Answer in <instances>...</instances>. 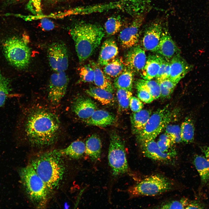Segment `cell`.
Instances as JSON below:
<instances>
[{
	"label": "cell",
	"instance_id": "obj_4",
	"mask_svg": "<svg viewBox=\"0 0 209 209\" xmlns=\"http://www.w3.org/2000/svg\"><path fill=\"white\" fill-rule=\"evenodd\" d=\"M19 175L30 200L37 208H44L50 191L44 181L30 164L20 170Z\"/></svg>",
	"mask_w": 209,
	"mask_h": 209
},
{
	"label": "cell",
	"instance_id": "obj_14",
	"mask_svg": "<svg viewBox=\"0 0 209 209\" xmlns=\"http://www.w3.org/2000/svg\"><path fill=\"white\" fill-rule=\"evenodd\" d=\"M147 60L144 49L139 45L131 48L126 54L125 63L127 67L134 73H140Z\"/></svg>",
	"mask_w": 209,
	"mask_h": 209
},
{
	"label": "cell",
	"instance_id": "obj_41",
	"mask_svg": "<svg viewBox=\"0 0 209 209\" xmlns=\"http://www.w3.org/2000/svg\"><path fill=\"white\" fill-rule=\"evenodd\" d=\"M144 106L143 103L138 98L132 96L130 98L129 107L133 112H137L143 109Z\"/></svg>",
	"mask_w": 209,
	"mask_h": 209
},
{
	"label": "cell",
	"instance_id": "obj_26",
	"mask_svg": "<svg viewBox=\"0 0 209 209\" xmlns=\"http://www.w3.org/2000/svg\"><path fill=\"white\" fill-rule=\"evenodd\" d=\"M85 150V144L82 141L78 140L73 142L67 147L58 151L62 157L78 159L83 155Z\"/></svg>",
	"mask_w": 209,
	"mask_h": 209
},
{
	"label": "cell",
	"instance_id": "obj_28",
	"mask_svg": "<svg viewBox=\"0 0 209 209\" xmlns=\"http://www.w3.org/2000/svg\"><path fill=\"white\" fill-rule=\"evenodd\" d=\"M180 127L182 142L192 143L194 140L195 131L194 121L192 117H186Z\"/></svg>",
	"mask_w": 209,
	"mask_h": 209
},
{
	"label": "cell",
	"instance_id": "obj_9",
	"mask_svg": "<svg viewBox=\"0 0 209 209\" xmlns=\"http://www.w3.org/2000/svg\"><path fill=\"white\" fill-rule=\"evenodd\" d=\"M50 65L55 72L65 71L69 66V55L67 47L62 42L51 44L47 51Z\"/></svg>",
	"mask_w": 209,
	"mask_h": 209
},
{
	"label": "cell",
	"instance_id": "obj_34",
	"mask_svg": "<svg viewBox=\"0 0 209 209\" xmlns=\"http://www.w3.org/2000/svg\"><path fill=\"white\" fill-rule=\"evenodd\" d=\"M158 82L160 87V97L165 98H169L176 84L169 78H167Z\"/></svg>",
	"mask_w": 209,
	"mask_h": 209
},
{
	"label": "cell",
	"instance_id": "obj_11",
	"mask_svg": "<svg viewBox=\"0 0 209 209\" xmlns=\"http://www.w3.org/2000/svg\"><path fill=\"white\" fill-rule=\"evenodd\" d=\"M145 19L143 14L137 15L130 25L123 29L120 33L119 39L122 46L124 48H130L138 42L140 35V30Z\"/></svg>",
	"mask_w": 209,
	"mask_h": 209
},
{
	"label": "cell",
	"instance_id": "obj_8",
	"mask_svg": "<svg viewBox=\"0 0 209 209\" xmlns=\"http://www.w3.org/2000/svg\"><path fill=\"white\" fill-rule=\"evenodd\" d=\"M108 158L114 176L127 172L129 167L124 145L120 137L115 132L111 135Z\"/></svg>",
	"mask_w": 209,
	"mask_h": 209
},
{
	"label": "cell",
	"instance_id": "obj_38",
	"mask_svg": "<svg viewBox=\"0 0 209 209\" xmlns=\"http://www.w3.org/2000/svg\"><path fill=\"white\" fill-rule=\"evenodd\" d=\"M80 81L84 82H94L95 73L90 65H85L81 67L79 70Z\"/></svg>",
	"mask_w": 209,
	"mask_h": 209
},
{
	"label": "cell",
	"instance_id": "obj_39",
	"mask_svg": "<svg viewBox=\"0 0 209 209\" xmlns=\"http://www.w3.org/2000/svg\"><path fill=\"white\" fill-rule=\"evenodd\" d=\"M190 201L186 198L180 200L173 201L161 205V209H185L188 205Z\"/></svg>",
	"mask_w": 209,
	"mask_h": 209
},
{
	"label": "cell",
	"instance_id": "obj_31",
	"mask_svg": "<svg viewBox=\"0 0 209 209\" xmlns=\"http://www.w3.org/2000/svg\"><path fill=\"white\" fill-rule=\"evenodd\" d=\"M122 22L119 17H109L105 22V28L107 34L109 35H114L120 30Z\"/></svg>",
	"mask_w": 209,
	"mask_h": 209
},
{
	"label": "cell",
	"instance_id": "obj_33",
	"mask_svg": "<svg viewBox=\"0 0 209 209\" xmlns=\"http://www.w3.org/2000/svg\"><path fill=\"white\" fill-rule=\"evenodd\" d=\"M131 91L122 89H118L116 96L119 106L123 110L128 108L131 98L132 96Z\"/></svg>",
	"mask_w": 209,
	"mask_h": 209
},
{
	"label": "cell",
	"instance_id": "obj_27",
	"mask_svg": "<svg viewBox=\"0 0 209 209\" xmlns=\"http://www.w3.org/2000/svg\"><path fill=\"white\" fill-rule=\"evenodd\" d=\"M134 72L127 68H125L123 71L115 78L114 85L118 89H122L132 91Z\"/></svg>",
	"mask_w": 209,
	"mask_h": 209
},
{
	"label": "cell",
	"instance_id": "obj_44",
	"mask_svg": "<svg viewBox=\"0 0 209 209\" xmlns=\"http://www.w3.org/2000/svg\"><path fill=\"white\" fill-rule=\"evenodd\" d=\"M200 147L205 156L209 161V146H200Z\"/></svg>",
	"mask_w": 209,
	"mask_h": 209
},
{
	"label": "cell",
	"instance_id": "obj_3",
	"mask_svg": "<svg viewBox=\"0 0 209 209\" xmlns=\"http://www.w3.org/2000/svg\"><path fill=\"white\" fill-rule=\"evenodd\" d=\"M103 29L98 24L80 23L70 29L79 61L82 63L91 56L104 36Z\"/></svg>",
	"mask_w": 209,
	"mask_h": 209
},
{
	"label": "cell",
	"instance_id": "obj_24",
	"mask_svg": "<svg viewBox=\"0 0 209 209\" xmlns=\"http://www.w3.org/2000/svg\"><path fill=\"white\" fill-rule=\"evenodd\" d=\"M193 163L200 176L202 185L209 183V161L205 156L199 155L194 156Z\"/></svg>",
	"mask_w": 209,
	"mask_h": 209
},
{
	"label": "cell",
	"instance_id": "obj_30",
	"mask_svg": "<svg viewBox=\"0 0 209 209\" xmlns=\"http://www.w3.org/2000/svg\"><path fill=\"white\" fill-rule=\"evenodd\" d=\"M138 84L146 89L151 94L154 100L161 97V91L158 83L154 80L139 79L136 82Z\"/></svg>",
	"mask_w": 209,
	"mask_h": 209
},
{
	"label": "cell",
	"instance_id": "obj_10",
	"mask_svg": "<svg viewBox=\"0 0 209 209\" xmlns=\"http://www.w3.org/2000/svg\"><path fill=\"white\" fill-rule=\"evenodd\" d=\"M69 78L65 71L55 72L51 75L48 86V98L50 103L56 106L65 95Z\"/></svg>",
	"mask_w": 209,
	"mask_h": 209
},
{
	"label": "cell",
	"instance_id": "obj_12",
	"mask_svg": "<svg viewBox=\"0 0 209 209\" xmlns=\"http://www.w3.org/2000/svg\"><path fill=\"white\" fill-rule=\"evenodd\" d=\"M163 23L159 20L153 21L146 28L142 39L145 50L156 52L163 29Z\"/></svg>",
	"mask_w": 209,
	"mask_h": 209
},
{
	"label": "cell",
	"instance_id": "obj_2",
	"mask_svg": "<svg viewBox=\"0 0 209 209\" xmlns=\"http://www.w3.org/2000/svg\"><path fill=\"white\" fill-rule=\"evenodd\" d=\"M62 157L58 150H54L36 156L29 163L49 191L57 188L63 179L65 168Z\"/></svg>",
	"mask_w": 209,
	"mask_h": 209
},
{
	"label": "cell",
	"instance_id": "obj_43",
	"mask_svg": "<svg viewBox=\"0 0 209 209\" xmlns=\"http://www.w3.org/2000/svg\"><path fill=\"white\" fill-rule=\"evenodd\" d=\"M204 206L201 202L197 200L190 201L185 209H202Z\"/></svg>",
	"mask_w": 209,
	"mask_h": 209
},
{
	"label": "cell",
	"instance_id": "obj_13",
	"mask_svg": "<svg viewBox=\"0 0 209 209\" xmlns=\"http://www.w3.org/2000/svg\"><path fill=\"white\" fill-rule=\"evenodd\" d=\"M143 155L154 161L170 163L174 160L176 152L165 153L161 151L154 140L140 143Z\"/></svg>",
	"mask_w": 209,
	"mask_h": 209
},
{
	"label": "cell",
	"instance_id": "obj_7",
	"mask_svg": "<svg viewBox=\"0 0 209 209\" xmlns=\"http://www.w3.org/2000/svg\"><path fill=\"white\" fill-rule=\"evenodd\" d=\"M175 116L174 111L168 105L157 109L151 114L143 130L137 135L139 143L154 140Z\"/></svg>",
	"mask_w": 209,
	"mask_h": 209
},
{
	"label": "cell",
	"instance_id": "obj_22",
	"mask_svg": "<svg viewBox=\"0 0 209 209\" xmlns=\"http://www.w3.org/2000/svg\"><path fill=\"white\" fill-rule=\"evenodd\" d=\"M90 66L95 73L94 82L97 87L113 93L114 87L110 77L106 75L96 63L91 62Z\"/></svg>",
	"mask_w": 209,
	"mask_h": 209
},
{
	"label": "cell",
	"instance_id": "obj_37",
	"mask_svg": "<svg viewBox=\"0 0 209 209\" xmlns=\"http://www.w3.org/2000/svg\"><path fill=\"white\" fill-rule=\"evenodd\" d=\"M161 64L158 73L155 78L158 82L169 78L170 72V61L161 56Z\"/></svg>",
	"mask_w": 209,
	"mask_h": 209
},
{
	"label": "cell",
	"instance_id": "obj_20",
	"mask_svg": "<svg viewBox=\"0 0 209 209\" xmlns=\"http://www.w3.org/2000/svg\"><path fill=\"white\" fill-rule=\"evenodd\" d=\"M161 64V56L157 55L149 56L145 65L140 73L143 79L150 80L155 78L159 72Z\"/></svg>",
	"mask_w": 209,
	"mask_h": 209
},
{
	"label": "cell",
	"instance_id": "obj_40",
	"mask_svg": "<svg viewBox=\"0 0 209 209\" xmlns=\"http://www.w3.org/2000/svg\"><path fill=\"white\" fill-rule=\"evenodd\" d=\"M138 98L142 102L149 103L154 100L150 93L145 88L135 84Z\"/></svg>",
	"mask_w": 209,
	"mask_h": 209
},
{
	"label": "cell",
	"instance_id": "obj_42",
	"mask_svg": "<svg viewBox=\"0 0 209 209\" xmlns=\"http://www.w3.org/2000/svg\"><path fill=\"white\" fill-rule=\"evenodd\" d=\"M41 25L42 28L46 30H52L54 27L53 23L51 20L46 19L41 20Z\"/></svg>",
	"mask_w": 209,
	"mask_h": 209
},
{
	"label": "cell",
	"instance_id": "obj_21",
	"mask_svg": "<svg viewBox=\"0 0 209 209\" xmlns=\"http://www.w3.org/2000/svg\"><path fill=\"white\" fill-rule=\"evenodd\" d=\"M151 114V111L147 109L134 112L130 117L133 133L137 135L140 134L144 129Z\"/></svg>",
	"mask_w": 209,
	"mask_h": 209
},
{
	"label": "cell",
	"instance_id": "obj_45",
	"mask_svg": "<svg viewBox=\"0 0 209 209\" xmlns=\"http://www.w3.org/2000/svg\"><path fill=\"white\" fill-rule=\"evenodd\" d=\"M50 0L51 1H60L62 0Z\"/></svg>",
	"mask_w": 209,
	"mask_h": 209
},
{
	"label": "cell",
	"instance_id": "obj_15",
	"mask_svg": "<svg viewBox=\"0 0 209 209\" xmlns=\"http://www.w3.org/2000/svg\"><path fill=\"white\" fill-rule=\"evenodd\" d=\"M72 111L83 120L89 118L97 109V106L91 98L79 96L75 99L71 104Z\"/></svg>",
	"mask_w": 209,
	"mask_h": 209
},
{
	"label": "cell",
	"instance_id": "obj_32",
	"mask_svg": "<svg viewBox=\"0 0 209 209\" xmlns=\"http://www.w3.org/2000/svg\"><path fill=\"white\" fill-rule=\"evenodd\" d=\"M164 129L173 145L182 142L181 127L179 125L169 124Z\"/></svg>",
	"mask_w": 209,
	"mask_h": 209
},
{
	"label": "cell",
	"instance_id": "obj_35",
	"mask_svg": "<svg viewBox=\"0 0 209 209\" xmlns=\"http://www.w3.org/2000/svg\"><path fill=\"white\" fill-rule=\"evenodd\" d=\"M9 80L0 71V107L4 104L10 90Z\"/></svg>",
	"mask_w": 209,
	"mask_h": 209
},
{
	"label": "cell",
	"instance_id": "obj_16",
	"mask_svg": "<svg viewBox=\"0 0 209 209\" xmlns=\"http://www.w3.org/2000/svg\"><path fill=\"white\" fill-rule=\"evenodd\" d=\"M170 63L169 78L176 84L193 68V65L189 64L179 54L171 59Z\"/></svg>",
	"mask_w": 209,
	"mask_h": 209
},
{
	"label": "cell",
	"instance_id": "obj_19",
	"mask_svg": "<svg viewBox=\"0 0 209 209\" xmlns=\"http://www.w3.org/2000/svg\"><path fill=\"white\" fill-rule=\"evenodd\" d=\"M83 121L89 125L105 127L113 124L116 117L107 111L97 109L89 118Z\"/></svg>",
	"mask_w": 209,
	"mask_h": 209
},
{
	"label": "cell",
	"instance_id": "obj_5",
	"mask_svg": "<svg viewBox=\"0 0 209 209\" xmlns=\"http://www.w3.org/2000/svg\"><path fill=\"white\" fill-rule=\"evenodd\" d=\"M3 51L7 60L14 67L23 69L28 66L31 51L24 37L14 36L8 38L3 44Z\"/></svg>",
	"mask_w": 209,
	"mask_h": 209
},
{
	"label": "cell",
	"instance_id": "obj_17",
	"mask_svg": "<svg viewBox=\"0 0 209 209\" xmlns=\"http://www.w3.org/2000/svg\"><path fill=\"white\" fill-rule=\"evenodd\" d=\"M156 52L166 60H169L176 55L179 54V49L166 27L163 28L160 40Z\"/></svg>",
	"mask_w": 209,
	"mask_h": 209
},
{
	"label": "cell",
	"instance_id": "obj_6",
	"mask_svg": "<svg viewBox=\"0 0 209 209\" xmlns=\"http://www.w3.org/2000/svg\"><path fill=\"white\" fill-rule=\"evenodd\" d=\"M174 184L170 179L158 174L150 175L131 187L128 190L130 197L154 196L169 191Z\"/></svg>",
	"mask_w": 209,
	"mask_h": 209
},
{
	"label": "cell",
	"instance_id": "obj_23",
	"mask_svg": "<svg viewBox=\"0 0 209 209\" xmlns=\"http://www.w3.org/2000/svg\"><path fill=\"white\" fill-rule=\"evenodd\" d=\"M85 144V153L92 161L98 160L100 157L102 147L99 137L96 134L92 135L87 140Z\"/></svg>",
	"mask_w": 209,
	"mask_h": 209
},
{
	"label": "cell",
	"instance_id": "obj_25",
	"mask_svg": "<svg viewBox=\"0 0 209 209\" xmlns=\"http://www.w3.org/2000/svg\"><path fill=\"white\" fill-rule=\"evenodd\" d=\"M86 92L102 105H111L114 101L112 93L97 87H91L86 90Z\"/></svg>",
	"mask_w": 209,
	"mask_h": 209
},
{
	"label": "cell",
	"instance_id": "obj_18",
	"mask_svg": "<svg viewBox=\"0 0 209 209\" xmlns=\"http://www.w3.org/2000/svg\"><path fill=\"white\" fill-rule=\"evenodd\" d=\"M118 48L115 41L111 39L103 43L98 59L99 65L105 66L115 58L118 54Z\"/></svg>",
	"mask_w": 209,
	"mask_h": 209
},
{
	"label": "cell",
	"instance_id": "obj_36",
	"mask_svg": "<svg viewBox=\"0 0 209 209\" xmlns=\"http://www.w3.org/2000/svg\"><path fill=\"white\" fill-rule=\"evenodd\" d=\"M156 142L159 148L163 152H176L175 150L172 148L173 144L170 138L165 133L160 136Z\"/></svg>",
	"mask_w": 209,
	"mask_h": 209
},
{
	"label": "cell",
	"instance_id": "obj_29",
	"mask_svg": "<svg viewBox=\"0 0 209 209\" xmlns=\"http://www.w3.org/2000/svg\"><path fill=\"white\" fill-rule=\"evenodd\" d=\"M103 71L109 77L116 78L120 75L125 68L121 59H114L104 66Z\"/></svg>",
	"mask_w": 209,
	"mask_h": 209
},
{
	"label": "cell",
	"instance_id": "obj_1",
	"mask_svg": "<svg viewBox=\"0 0 209 209\" xmlns=\"http://www.w3.org/2000/svg\"><path fill=\"white\" fill-rule=\"evenodd\" d=\"M18 125L22 138L30 146L39 148L55 144L61 131L58 115L41 104H34L25 109Z\"/></svg>",
	"mask_w": 209,
	"mask_h": 209
}]
</instances>
